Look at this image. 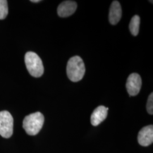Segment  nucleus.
Wrapping results in <instances>:
<instances>
[{
    "instance_id": "obj_1",
    "label": "nucleus",
    "mask_w": 153,
    "mask_h": 153,
    "mask_svg": "<svg viewBox=\"0 0 153 153\" xmlns=\"http://www.w3.org/2000/svg\"><path fill=\"white\" fill-rule=\"evenodd\" d=\"M66 73L68 78L72 82H78L82 79L85 73V66L79 56H73L69 60Z\"/></svg>"
},
{
    "instance_id": "obj_2",
    "label": "nucleus",
    "mask_w": 153,
    "mask_h": 153,
    "mask_svg": "<svg viewBox=\"0 0 153 153\" xmlns=\"http://www.w3.org/2000/svg\"><path fill=\"white\" fill-rule=\"evenodd\" d=\"M44 122L43 115L39 112H36L25 117L23 121V128L27 134L35 136L40 131Z\"/></svg>"
},
{
    "instance_id": "obj_3",
    "label": "nucleus",
    "mask_w": 153,
    "mask_h": 153,
    "mask_svg": "<svg viewBox=\"0 0 153 153\" xmlns=\"http://www.w3.org/2000/svg\"><path fill=\"white\" fill-rule=\"evenodd\" d=\"M25 61L29 73L34 77L38 78L44 73V66L42 61L36 53L28 52L25 56Z\"/></svg>"
},
{
    "instance_id": "obj_4",
    "label": "nucleus",
    "mask_w": 153,
    "mask_h": 153,
    "mask_svg": "<svg viewBox=\"0 0 153 153\" xmlns=\"http://www.w3.org/2000/svg\"><path fill=\"white\" fill-rule=\"evenodd\" d=\"M14 120L11 114L7 111L0 112V135L9 138L13 133Z\"/></svg>"
},
{
    "instance_id": "obj_5",
    "label": "nucleus",
    "mask_w": 153,
    "mask_h": 153,
    "mask_svg": "<svg viewBox=\"0 0 153 153\" xmlns=\"http://www.w3.org/2000/svg\"><path fill=\"white\" fill-rule=\"evenodd\" d=\"M142 86V79L137 73H132L127 79L126 88L129 96H136L140 93Z\"/></svg>"
},
{
    "instance_id": "obj_6",
    "label": "nucleus",
    "mask_w": 153,
    "mask_h": 153,
    "mask_svg": "<svg viewBox=\"0 0 153 153\" xmlns=\"http://www.w3.org/2000/svg\"><path fill=\"white\" fill-rule=\"evenodd\" d=\"M138 142L142 146H148L153 142V125L145 126L139 131L138 134Z\"/></svg>"
},
{
    "instance_id": "obj_7",
    "label": "nucleus",
    "mask_w": 153,
    "mask_h": 153,
    "mask_svg": "<svg viewBox=\"0 0 153 153\" xmlns=\"http://www.w3.org/2000/svg\"><path fill=\"white\" fill-rule=\"evenodd\" d=\"M77 4L73 1H65L61 3L57 8L58 15L60 17H68L73 14L76 10Z\"/></svg>"
},
{
    "instance_id": "obj_8",
    "label": "nucleus",
    "mask_w": 153,
    "mask_h": 153,
    "mask_svg": "<svg viewBox=\"0 0 153 153\" xmlns=\"http://www.w3.org/2000/svg\"><path fill=\"white\" fill-rule=\"evenodd\" d=\"M108 108L100 105L93 111L91 116V123L93 126H98L107 118Z\"/></svg>"
},
{
    "instance_id": "obj_9",
    "label": "nucleus",
    "mask_w": 153,
    "mask_h": 153,
    "mask_svg": "<svg viewBox=\"0 0 153 153\" xmlns=\"http://www.w3.org/2000/svg\"><path fill=\"white\" fill-rule=\"evenodd\" d=\"M122 16V9L119 2L114 1L111 4L109 13V21L112 25H116L120 21Z\"/></svg>"
},
{
    "instance_id": "obj_10",
    "label": "nucleus",
    "mask_w": 153,
    "mask_h": 153,
    "mask_svg": "<svg viewBox=\"0 0 153 153\" xmlns=\"http://www.w3.org/2000/svg\"><path fill=\"white\" fill-rule=\"evenodd\" d=\"M140 25V18L138 16H134L131 18L129 23V30L133 36H137L139 32Z\"/></svg>"
},
{
    "instance_id": "obj_11",
    "label": "nucleus",
    "mask_w": 153,
    "mask_h": 153,
    "mask_svg": "<svg viewBox=\"0 0 153 153\" xmlns=\"http://www.w3.org/2000/svg\"><path fill=\"white\" fill-rule=\"evenodd\" d=\"M8 14L7 1L0 0V19H4Z\"/></svg>"
},
{
    "instance_id": "obj_12",
    "label": "nucleus",
    "mask_w": 153,
    "mask_h": 153,
    "mask_svg": "<svg viewBox=\"0 0 153 153\" xmlns=\"http://www.w3.org/2000/svg\"><path fill=\"white\" fill-rule=\"evenodd\" d=\"M146 109L148 114L150 115L153 114V94L151 93L148 99V102L146 105Z\"/></svg>"
},
{
    "instance_id": "obj_13",
    "label": "nucleus",
    "mask_w": 153,
    "mask_h": 153,
    "mask_svg": "<svg viewBox=\"0 0 153 153\" xmlns=\"http://www.w3.org/2000/svg\"><path fill=\"white\" fill-rule=\"evenodd\" d=\"M41 1H40V0H32V1H31V2H35V3H36V2H40Z\"/></svg>"
}]
</instances>
